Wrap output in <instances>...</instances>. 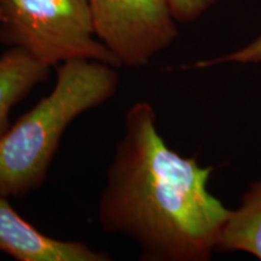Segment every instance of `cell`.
Returning <instances> with one entry per match:
<instances>
[{
	"instance_id": "obj_4",
	"label": "cell",
	"mask_w": 261,
	"mask_h": 261,
	"mask_svg": "<svg viewBox=\"0 0 261 261\" xmlns=\"http://www.w3.org/2000/svg\"><path fill=\"white\" fill-rule=\"evenodd\" d=\"M97 38L121 67L140 68L178 37L167 0H87Z\"/></svg>"
},
{
	"instance_id": "obj_5",
	"label": "cell",
	"mask_w": 261,
	"mask_h": 261,
	"mask_svg": "<svg viewBox=\"0 0 261 261\" xmlns=\"http://www.w3.org/2000/svg\"><path fill=\"white\" fill-rule=\"evenodd\" d=\"M0 252L18 261H110L109 254L79 241H64L39 231L0 195Z\"/></svg>"
},
{
	"instance_id": "obj_9",
	"label": "cell",
	"mask_w": 261,
	"mask_h": 261,
	"mask_svg": "<svg viewBox=\"0 0 261 261\" xmlns=\"http://www.w3.org/2000/svg\"><path fill=\"white\" fill-rule=\"evenodd\" d=\"M177 22L189 23L200 18L218 0H167Z\"/></svg>"
},
{
	"instance_id": "obj_8",
	"label": "cell",
	"mask_w": 261,
	"mask_h": 261,
	"mask_svg": "<svg viewBox=\"0 0 261 261\" xmlns=\"http://www.w3.org/2000/svg\"><path fill=\"white\" fill-rule=\"evenodd\" d=\"M236 63V64H260L261 63V34L255 40H253L240 50L226 54L224 56L211 58V60L198 61L189 68L203 69V68L214 67V65Z\"/></svg>"
},
{
	"instance_id": "obj_3",
	"label": "cell",
	"mask_w": 261,
	"mask_h": 261,
	"mask_svg": "<svg viewBox=\"0 0 261 261\" xmlns=\"http://www.w3.org/2000/svg\"><path fill=\"white\" fill-rule=\"evenodd\" d=\"M0 42L48 68L73 60L121 67L97 38L87 0H0Z\"/></svg>"
},
{
	"instance_id": "obj_1",
	"label": "cell",
	"mask_w": 261,
	"mask_h": 261,
	"mask_svg": "<svg viewBox=\"0 0 261 261\" xmlns=\"http://www.w3.org/2000/svg\"><path fill=\"white\" fill-rule=\"evenodd\" d=\"M156 121L148 102L127 110L98 220L106 232L132 240L143 261L210 260L230 210L208 190L213 167L169 148Z\"/></svg>"
},
{
	"instance_id": "obj_7",
	"label": "cell",
	"mask_w": 261,
	"mask_h": 261,
	"mask_svg": "<svg viewBox=\"0 0 261 261\" xmlns=\"http://www.w3.org/2000/svg\"><path fill=\"white\" fill-rule=\"evenodd\" d=\"M217 250L246 252L261 260V179L250 184L240 207L230 211Z\"/></svg>"
},
{
	"instance_id": "obj_2",
	"label": "cell",
	"mask_w": 261,
	"mask_h": 261,
	"mask_svg": "<svg viewBox=\"0 0 261 261\" xmlns=\"http://www.w3.org/2000/svg\"><path fill=\"white\" fill-rule=\"evenodd\" d=\"M116 68L73 60L57 67L54 89L0 137V195L22 197L46 179L70 123L116 93Z\"/></svg>"
},
{
	"instance_id": "obj_6",
	"label": "cell",
	"mask_w": 261,
	"mask_h": 261,
	"mask_svg": "<svg viewBox=\"0 0 261 261\" xmlns=\"http://www.w3.org/2000/svg\"><path fill=\"white\" fill-rule=\"evenodd\" d=\"M50 69L18 47H10L0 56V137L9 128L12 108L48 79Z\"/></svg>"
}]
</instances>
